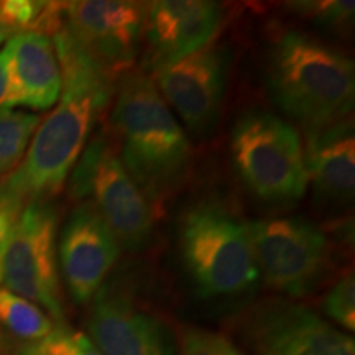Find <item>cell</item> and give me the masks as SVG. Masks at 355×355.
Segmentation results:
<instances>
[{
    "instance_id": "cell-1",
    "label": "cell",
    "mask_w": 355,
    "mask_h": 355,
    "mask_svg": "<svg viewBox=\"0 0 355 355\" xmlns=\"http://www.w3.org/2000/svg\"><path fill=\"white\" fill-rule=\"evenodd\" d=\"M61 68L60 102L40 122L19 166L2 188L20 209L56 196L86 148L89 133L114 94V81L92 63L63 28L53 35Z\"/></svg>"
},
{
    "instance_id": "cell-2",
    "label": "cell",
    "mask_w": 355,
    "mask_h": 355,
    "mask_svg": "<svg viewBox=\"0 0 355 355\" xmlns=\"http://www.w3.org/2000/svg\"><path fill=\"white\" fill-rule=\"evenodd\" d=\"M110 112L114 145L123 168L152 207H162L191 171L193 150L184 128L141 69L119 78Z\"/></svg>"
},
{
    "instance_id": "cell-3",
    "label": "cell",
    "mask_w": 355,
    "mask_h": 355,
    "mask_svg": "<svg viewBox=\"0 0 355 355\" xmlns=\"http://www.w3.org/2000/svg\"><path fill=\"white\" fill-rule=\"evenodd\" d=\"M266 87L278 109L304 132L347 121L355 102V64L347 55L298 30L273 43Z\"/></svg>"
},
{
    "instance_id": "cell-4",
    "label": "cell",
    "mask_w": 355,
    "mask_h": 355,
    "mask_svg": "<svg viewBox=\"0 0 355 355\" xmlns=\"http://www.w3.org/2000/svg\"><path fill=\"white\" fill-rule=\"evenodd\" d=\"M181 263L206 300L239 298L260 282L248 222L217 199H202L180 220Z\"/></svg>"
},
{
    "instance_id": "cell-5",
    "label": "cell",
    "mask_w": 355,
    "mask_h": 355,
    "mask_svg": "<svg viewBox=\"0 0 355 355\" xmlns=\"http://www.w3.org/2000/svg\"><path fill=\"white\" fill-rule=\"evenodd\" d=\"M230 155L243 186L259 201L286 206L306 194L303 141L278 115L261 109L242 114L230 133Z\"/></svg>"
},
{
    "instance_id": "cell-6",
    "label": "cell",
    "mask_w": 355,
    "mask_h": 355,
    "mask_svg": "<svg viewBox=\"0 0 355 355\" xmlns=\"http://www.w3.org/2000/svg\"><path fill=\"white\" fill-rule=\"evenodd\" d=\"M71 196L91 201L121 247L140 252L153 235V207L123 168L114 140L101 130L87 141L69 178Z\"/></svg>"
},
{
    "instance_id": "cell-7",
    "label": "cell",
    "mask_w": 355,
    "mask_h": 355,
    "mask_svg": "<svg viewBox=\"0 0 355 355\" xmlns=\"http://www.w3.org/2000/svg\"><path fill=\"white\" fill-rule=\"evenodd\" d=\"M248 234L260 278L275 291L301 298L316 290L329 270L326 234L304 217L248 222Z\"/></svg>"
},
{
    "instance_id": "cell-8",
    "label": "cell",
    "mask_w": 355,
    "mask_h": 355,
    "mask_svg": "<svg viewBox=\"0 0 355 355\" xmlns=\"http://www.w3.org/2000/svg\"><path fill=\"white\" fill-rule=\"evenodd\" d=\"M56 212L48 202L26 204L8 237L0 285L42 306L58 326H66L56 263Z\"/></svg>"
},
{
    "instance_id": "cell-9",
    "label": "cell",
    "mask_w": 355,
    "mask_h": 355,
    "mask_svg": "<svg viewBox=\"0 0 355 355\" xmlns=\"http://www.w3.org/2000/svg\"><path fill=\"white\" fill-rule=\"evenodd\" d=\"M145 2H61V28L102 73L112 79L133 69L144 43Z\"/></svg>"
},
{
    "instance_id": "cell-10",
    "label": "cell",
    "mask_w": 355,
    "mask_h": 355,
    "mask_svg": "<svg viewBox=\"0 0 355 355\" xmlns=\"http://www.w3.org/2000/svg\"><path fill=\"white\" fill-rule=\"evenodd\" d=\"M232 55L209 43L193 55L150 74L159 96L194 135H206L219 122Z\"/></svg>"
},
{
    "instance_id": "cell-11",
    "label": "cell",
    "mask_w": 355,
    "mask_h": 355,
    "mask_svg": "<svg viewBox=\"0 0 355 355\" xmlns=\"http://www.w3.org/2000/svg\"><path fill=\"white\" fill-rule=\"evenodd\" d=\"M243 327L255 355H355V343L347 332L293 301L257 304Z\"/></svg>"
},
{
    "instance_id": "cell-12",
    "label": "cell",
    "mask_w": 355,
    "mask_h": 355,
    "mask_svg": "<svg viewBox=\"0 0 355 355\" xmlns=\"http://www.w3.org/2000/svg\"><path fill=\"white\" fill-rule=\"evenodd\" d=\"M91 303L89 339L104 355H176L165 322L133 298L125 283H104Z\"/></svg>"
},
{
    "instance_id": "cell-13",
    "label": "cell",
    "mask_w": 355,
    "mask_h": 355,
    "mask_svg": "<svg viewBox=\"0 0 355 355\" xmlns=\"http://www.w3.org/2000/svg\"><path fill=\"white\" fill-rule=\"evenodd\" d=\"M222 7L211 0H159L146 7L144 69L166 68L214 42Z\"/></svg>"
},
{
    "instance_id": "cell-14",
    "label": "cell",
    "mask_w": 355,
    "mask_h": 355,
    "mask_svg": "<svg viewBox=\"0 0 355 355\" xmlns=\"http://www.w3.org/2000/svg\"><path fill=\"white\" fill-rule=\"evenodd\" d=\"M121 243L91 201L79 202L66 220L60 260L71 298L91 303L121 257Z\"/></svg>"
},
{
    "instance_id": "cell-15",
    "label": "cell",
    "mask_w": 355,
    "mask_h": 355,
    "mask_svg": "<svg viewBox=\"0 0 355 355\" xmlns=\"http://www.w3.org/2000/svg\"><path fill=\"white\" fill-rule=\"evenodd\" d=\"M304 163L313 198L321 207L350 206L355 194V133L352 119L304 132Z\"/></svg>"
},
{
    "instance_id": "cell-16",
    "label": "cell",
    "mask_w": 355,
    "mask_h": 355,
    "mask_svg": "<svg viewBox=\"0 0 355 355\" xmlns=\"http://www.w3.org/2000/svg\"><path fill=\"white\" fill-rule=\"evenodd\" d=\"M10 74L17 105L35 110L53 107L60 99L63 78L53 40L46 35L24 32L7 42Z\"/></svg>"
},
{
    "instance_id": "cell-17",
    "label": "cell",
    "mask_w": 355,
    "mask_h": 355,
    "mask_svg": "<svg viewBox=\"0 0 355 355\" xmlns=\"http://www.w3.org/2000/svg\"><path fill=\"white\" fill-rule=\"evenodd\" d=\"M0 326L12 336L37 343L55 329L42 308L15 293L0 288Z\"/></svg>"
},
{
    "instance_id": "cell-18",
    "label": "cell",
    "mask_w": 355,
    "mask_h": 355,
    "mask_svg": "<svg viewBox=\"0 0 355 355\" xmlns=\"http://www.w3.org/2000/svg\"><path fill=\"white\" fill-rule=\"evenodd\" d=\"M40 122L37 114L0 109V175H10L19 166Z\"/></svg>"
},
{
    "instance_id": "cell-19",
    "label": "cell",
    "mask_w": 355,
    "mask_h": 355,
    "mask_svg": "<svg viewBox=\"0 0 355 355\" xmlns=\"http://www.w3.org/2000/svg\"><path fill=\"white\" fill-rule=\"evenodd\" d=\"M288 6L304 19L334 33L349 32L354 25L355 3L352 0H304Z\"/></svg>"
},
{
    "instance_id": "cell-20",
    "label": "cell",
    "mask_w": 355,
    "mask_h": 355,
    "mask_svg": "<svg viewBox=\"0 0 355 355\" xmlns=\"http://www.w3.org/2000/svg\"><path fill=\"white\" fill-rule=\"evenodd\" d=\"M20 355H104L84 332L56 326L37 343L24 345Z\"/></svg>"
},
{
    "instance_id": "cell-21",
    "label": "cell",
    "mask_w": 355,
    "mask_h": 355,
    "mask_svg": "<svg viewBox=\"0 0 355 355\" xmlns=\"http://www.w3.org/2000/svg\"><path fill=\"white\" fill-rule=\"evenodd\" d=\"M324 313L345 331L355 329V279L354 273L344 275L327 291L322 301Z\"/></svg>"
},
{
    "instance_id": "cell-22",
    "label": "cell",
    "mask_w": 355,
    "mask_h": 355,
    "mask_svg": "<svg viewBox=\"0 0 355 355\" xmlns=\"http://www.w3.org/2000/svg\"><path fill=\"white\" fill-rule=\"evenodd\" d=\"M180 355H243L219 332L184 327L180 337Z\"/></svg>"
},
{
    "instance_id": "cell-23",
    "label": "cell",
    "mask_w": 355,
    "mask_h": 355,
    "mask_svg": "<svg viewBox=\"0 0 355 355\" xmlns=\"http://www.w3.org/2000/svg\"><path fill=\"white\" fill-rule=\"evenodd\" d=\"M44 6L46 2L35 0H3L0 2V15L15 37L19 33L32 32Z\"/></svg>"
},
{
    "instance_id": "cell-24",
    "label": "cell",
    "mask_w": 355,
    "mask_h": 355,
    "mask_svg": "<svg viewBox=\"0 0 355 355\" xmlns=\"http://www.w3.org/2000/svg\"><path fill=\"white\" fill-rule=\"evenodd\" d=\"M20 211V207L12 201L10 196L3 191L2 184H0V266H2V257L3 252H6L12 227Z\"/></svg>"
},
{
    "instance_id": "cell-25",
    "label": "cell",
    "mask_w": 355,
    "mask_h": 355,
    "mask_svg": "<svg viewBox=\"0 0 355 355\" xmlns=\"http://www.w3.org/2000/svg\"><path fill=\"white\" fill-rule=\"evenodd\" d=\"M15 105L17 96L10 74V50L6 44L0 50V109H12Z\"/></svg>"
},
{
    "instance_id": "cell-26",
    "label": "cell",
    "mask_w": 355,
    "mask_h": 355,
    "mask_svg": "<svg viewBox=\"0 0 355 355\" xmlns=\"http://www.w3.org/2000/svg\"><path fill=\"white\" fill-rule=\"evenodd\" d=\"M13 37V32L8 28V25L3 21L2 15H0V44L6 43L7 40H10Z\"/></svg>"
}]
</instances>
